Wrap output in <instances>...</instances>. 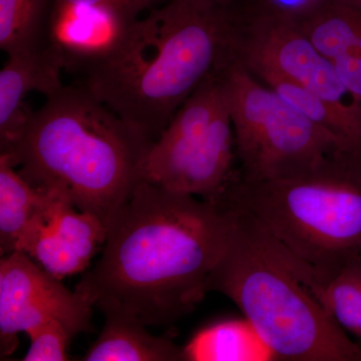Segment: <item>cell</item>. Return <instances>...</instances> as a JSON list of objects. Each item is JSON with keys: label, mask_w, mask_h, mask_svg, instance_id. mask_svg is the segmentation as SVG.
Returning <instances> with one entry per match:
<instances>
[{"label": "cell", "mask_w": 361, "mask_h": 361, "mask_svg": "<svg viewBox=\"0 0 361 361\" xmlns=\"http://www.w3.org/2000/svg\"><path fill=\"white\" fill-rule=\"evenodd\" d=\"M241 4L167 0L99 58L71 66L78 85L155 142L204 78L233 52Z\"/></svg>", "instance_id": "obj_2"}, {"label": "cell", "mask_w": 361, "mask_h": 361, "mask_svg": "<svg viewBox=\"0 0 361 361\" xmlns=\"http://www.w3.org/2000/svg\"><path fill=\"white\" fill-rule=\"evenodd\" d=\"M51 194L32 186L0 156V252L16 251L18 242L33 221L49 205Z\"/></svg>", "instance_id": "obj_17"}, {"label": "cell", "mask_w": 361, "mask_h": 361, "mask_svg": "<svg viewBox=\"0 0 361 361\" xmlns=\"http://www.w3.org/2000/svg\"><path fill=\"white\" fill-rule=\"evenodd\" d=\"M185 361L275 360L253 326L243 320H228L206 327L184 346Z\"/></svg>", "instance_id": "obj_18"}, {"label": "cell", "mask_w": 361, "mask_h": 361, "mask_svg": "<svg viewBox=\"0 0 361 361\" xmlns=\"http://www.w3.org/2000/svg\"><path fill=\"white\" fill-rule=\"evenodd\" d=\"M132 23L106 7L54 0L52 39L65 54V70L108 54Z\"/></svg>", "instance_id": "obj_13"}, {"label": "cell", "mask_w": 361, "mask_h": 361, "mask_svg": "<svg viewBox=\"0 0 361 361\" xmlns=\"http://www.w3.org/2000/svg\"><path fill=\"white\" fill-rule=\"evenodd\" d=\"M247 70V68H246ZM276 92L303 115L349 142L361 148V104L348 106L325 101L300 85L265 68L247 70Z\"/></svg>", "instance_id": "obj_15"}, {"label": "cell", "mask_w": 361, "mask_h": 361, "mask_svg": "<svg viewBox=\"0 0 361 361\" xmlns=\"http://www.w3.org/2000/svg\"><path fill=\"white\" fill-rule=\"evenodd\" d=\"M293 271L342 329L361 338V270L348 264L324 275L295 259Z\"/></svg>", "instance_id": "obj_16"}, {"label": "cell", "mask_w": 361, "mask_h": 361, "mask_svg": "<svg viewBox=\"0 0 361 361\" xmlns=\"http://www.w3.org/2000/svg\"><path fill=\"white\" fill-rule=\"evenodd\" d=\"M135 320L106 316L101 334L80 358L84 361H185L184 348L167 336L149 334Z\"/></svg>", "instance_id": "obj_14"}, {"label": "cell", "mask_w": 361, "mask_h": 361, "mask_svg": "<svg viewBox=\"0 0 361 361\" xmlns=\"http://www.w3.org/2000/svg\"><path fill=\"white\" fill-rule=\"evenodd\" d=\"M233 54L247 70H269L330 103H355L331 61L293 21L244 6L234 33Z\"/></svg>", "instance_id": "obj_8"}, {"label": "cell", "mask_w": 361, "mask_h": 361, "mask_svg": "<svg viewBox=\"0 0 361 361\" xmlns=\"http://www.w3.org/2000/svg\"><path fill=\"white\" fill-rule=\"evenodd\" d=\"M221 198L234 226L207 292L231 299L275 360L361 361L360 346L296 276L283 247L248 211Z\"/></svg>", "instance_id": "obj_4"}, {"label": "cell", "mask_w": 361, "mask_h": 361, "mask_svg": "<svg viewBox=\"0 0 361 361\" xmlns=\"http://www.w3.org/2000/svg\"><path fill=\"white\" fill-rule=\"evenodd\" d=\"M296 25L331 61L353 101L361 104V0H324Z\"/></svg>", "instance_id": "obj_12"}, {"label": "cell", "mask_w": 361, "mask_h": 361, "mask_svg": "<svg viewBox=\"0 0 361 361\" xmlns=\"http://www.w3.org/2000/svg\"><path fill=\"white\" fill-rule=\"evenodd\" d=\"M63 49L56 42L42 51L8 56L0 71V153L18 141L32 111L25 106L30 92L45 97L63 87Z\"/></svg>", "instance_id": "obj_11"}, {"label": "cell", "mask_w": 361, "mask_h": 361, "mask_svg": "<svg viewBox=\"0 0 361 361\" xmlns=\"http://www.w3.org/2000/svg\"><path fill=\"white\" fill-rule=\"evenodd\" d=\"M324 0H247L245 6L257 13L301 23L319 8Z\"/></svg>", "instance_id": "obj_21"}, {"label": "cell", "mask_w": 361, "mask_h": 361, "mask_svg": "<svg viewBox=\"0 0 361 361\" xmlns=\"http://www.w3.org/2000/svg\"><path fill=\"white\" fill-rule=\"evenodd\" d=\"M222 1L227 2V4H244L247 0H222Z\"/></svg>", "instance_id": "obj_24"}, {"label": "cell", "mask_w": 361, "mask_h": 361, "mask_svg": "<svg viewBox=\"0 0 361 361\" xmlns=\"http://www.w3.org/2000/svg\"><path fill=\"white\" fill-rule=\"evenodd\" d=\"M231 210L146 180L108 224L103 255L75 287L106 316L166 326L203 300L231 239Z\"/></svg>", "instance_id": "obj_1"}, {"label": "cell", "mask_w": 361, "mask_h": 361, "mask_svg": "<svg viewBox=\"0 0 361 361\" xmlns=\"http://www.w3.org/2000/svg\"><path fill=\"white\" fill-rule=\"evenodd\" d=\"M153 144L85 87L63 85L32 111L18 141L0 156L20 167L32 186L65 197L108 227L144 180Z\"/></svg>", "instance_id": "obj_3"}, {"label": "cell", "mask_w": 361, "mask_h": 361, "mask_svg": "<svg viewBox=\"0 0 361 361\" xmlns=\"http://www.w3.org/2000/svg\"><path fill=\"white\" fill-rule=\"evenodd\" d=\"M222 70L240 164L237 171L244 179L296 177L334 149L353 146L262 84L234 56Z\"/></svg>", "instance_id": "obj_6"}, {"label": "cell", "mask_w": 361, "mask_h": 361, "mask_svg": "<svg viewBox=\"0 0 361 361\" xmlns=\"http://www.w3.org/2000/svg\"><path fill=\"white\" fill-rule=\"evenodd\" d=\"M30 345L23 360L68 361V345L73 338L70 330L58 320H49L28 330Z\"/></svg>", "instance_id": "obj_20"}, {"label": "cell", "mask_w": 361, "mask_h": 361, "mask_svg": "<svg viewBox=\"0 0 361 361\" xmlns=\"http://www.w3.org/2000/svg\"><path fill=\"white\" fill-rule=\"evenodd\" d=\"M222 193L278 243L331 275L361 248V148L341 146L303 174L248 180L235 170Z\"/></svg>", "instance_id": "obj_5"}, {"label": "cell", "mask_w": 361, "mask_h": 361, "mask_svg": "<svg viewBox=\"0 0 361 361\" xmlns=\"http://www.w3.org/2000/svg\"><path fill=\"white\" fill-rule=\"evenodd\" d=\"M349 264L355 265L358 269L361 270V248L358 250L357 253L355 254V257L350 261Z\"/></svg>", "instance_id": "obj_23"}, {"label": "cell", "mask_w": 361, "mask_h": 361, "mask_svg": "<svg viewBox=\"0 0 361 361\" xmlns=\"http://www.w3.org/2000/svg\"><path fill=\"white\" fill-rule=\"evenodd\" d=\"M52 11L54 0H0V49L16 56L49 47Z\"/></svg>", "instance_id": "obj_19"}, {"label": "cell", "mask_w": 361, "mask_h": 361, "mask_svg": "<svg viewBox=\"0 0 361 361\" xmlns=\"http://www.w3.org/2000/svg\"><path fill=\"white\" fill-rule=\"evenodd\" d=\"M161 0H54L56 4H87L106 7L120 13L128 20L135 21L140 18L142 13L153 8Z\"/></svg>", "instance_id": "obj_22"}, {"label": "cell", "mask_w": 361, "mask_h": 361, "mask_svg": "<svg viewBox=\"0 0 361 361\" xmlns=\"http://www.w3.org/2000/svg\"><path fill=\"white\" fill-rule=\"evenodd\" d=\"M92 307L61 279L21 251L0 261V349L11 355L18 334L49 320L63 323L73 336L92 331Z\"/></svg>", "instance_id": "obj_9"}, {"label": "cell", "mask_w": 361, "mask_h": 361, "mask_svg": "<svg viewBox=\"0 0 361 361\" xmlns=\"http://www.w3.org/2000/svg\"><path fill=\"white\" fill-rule=\"evenodd\" d=\"M51 195L44 213L21 237L16 251L27 254L47 272L63 279L85 270L99 247L106 243L108 229L97 216L82 212L65 197Z\"/></svg>", "instance_id": "obj_10"}, {"label": "cell", "mask_w": 361, "mask_h": 361, "mask_svg": "<svg viewBox=\"0 0 361 361\" xmlns=\"http://www.w3.org/2000/svg\"><path fill=\"white\" fill-rule=\"evenodd\" d=\"M235 135L224 73L211 71L149 149L142 178L210 200L234 173Z\"/></svg>", "instance_id": "obj_7"}]
</instances>
